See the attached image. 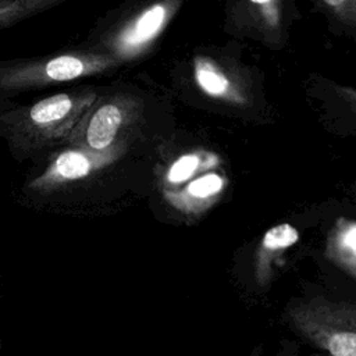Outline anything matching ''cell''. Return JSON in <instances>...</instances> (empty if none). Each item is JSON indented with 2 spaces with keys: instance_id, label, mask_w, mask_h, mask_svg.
Wrapping results in <instances>:
<instances>
[{
  "instance_id": "6da1fadb",
  "label": "cell",
  "mask_w": 356,
  "mask_h": 356,
  "mask_svg": "<svg viewBox=\"0 0 356 356\" xmlns=\"http://www.w3.org/2000/svg\"><path fill=\"white\" fill-rule=\"evenodd\" d=\"M131 152H92L64 145L29 164L14 199L35 213L95 218L113 210L124 189Z\"/></svg>"
},
{
  "instance_id": "7a4b0ae2",
  "label": "cell",
  "mask_w": 356,
  "mask_h": 356,
  "mask_svg": "<svg viewBox=\"0 0 356 356\" xmlns=\"http://www.w3.org/2000/svg\"><path fill=\"white\" fill-rule=\"evenodd\" d=\"M102 86L79 85L31 103L0 106V138L17 163L33 164L63 147Z\"/></svg>"
},
{
  "instance_id": "3957f363",
  "label": "cell",
  "mask_w": 356,
  "mask_h": 356,
  "mask_svg": "<svg viewBox=\"0 0 356 356\" xmlns=\"http://www.w3.org/2000/svg\"><path fill=\"white\" fill-rule=\"evenodd\" d=\"M118 67L113 57L79 46L39 57L0 60V106L22 93L103 75Z\"/></svg>"
},
{
  "instance_id": "277c9868",
  "label": "cell",
  "mask_w": 356,
  "mask_h": 356,
  "mask_svg": "<svg viewBox=\"0 0 356 356\" xmlns=\"http://www.w3.org/2000/svg\"><path fill=\"white\" fill-rule=\"evenodd\" d=\"M182 6L178 0L154 1L135 10L110 13L88 32L79 47L124 63L146 56Z\"/></svg>"
},
{
  "instance_id": "5b68a950",
  "label": "cell",
  "mask_w": 356,
  "mask_h": 356,
  "mask_svg": "<svg viewBox=\"0 0 356 356\" xmlns=\"http://www.w3.org/2000/svg\"><path fill=\"white\" fill-rule=\"evenodd\" d=\"M143 122L142 96L122 86H102L65 145L92 152L124 149L132 153Z\"/></svg>"
},
{
  "instance_id": "8992f818",
  "label": "cell",
  "mask_w": 356,
  "mask_h": 356,
  "mask_svg": "<svg viewBox=\"0 0 356 356\" xmlns=\"http://www.w3.org/2000/svg\"><path fill=\"white\" fill-rule=\"evenodd\" d=\"M285 321L328 356H356V303L321 296L298 299L288 305Z\"/></svg>"
},
{
  "instance_id": "52a82bcc",
  "label": "cell",
  "mask_w": 356,
  "mask_h": 356,
  "mask_svg": "<svg viewBox=\"0 0 356 356\" xmlns=\"http://www.w3.org/2000/svg\"><path fill=\"white\" fill-rule=\"evenodd\" d=\"M227 186V178L218 172H206L177 189H161L164 200L185 214H200L214 206Z\"/></svg>"
},
{
  "instance_id": "ba28073f",
  "label": "cell",
  "mask_w": 356,
  "mask_h": 356,
  "mask_svg": "<svg viewBox=\"0 0 356 356\" xmlns=\"http://www.w3.org/2000/svg\"><path fill=\"white\" fill-rule=\"evenodd\" d=\"M192 71L196 86L207 97L234 106L248 103L245 88L214 58L209 56H196L193 58Z\"/></svg>"
},
{
  "instance_id": "9c48e42d",
  "label": "cell",
  "mask_w": 356,
  "mask_h": 356,
  "mask_svg": "<svg viewBox=\"0 0 356 356\" xmlns=\"http://www.w3.org/2000/svg\"><path fill=\"white\" fill-rule=\"evenodd\" d=\"M298 241L299 231L289 222L277 224L264 232L254 256V280L259 286H266L271 281L274 267Z\"/></svg>"
},
{
  "instance_id": "30bf717a",
  "label": "cell",
  "mask_w": 356,
  "mask_h": 356,
  "mask_svg": "<svg viewBox=\"0 0 356 356\" xmlns=\"http://www.w3.org/2000/svg\"><path fill=\"white\" fill-rule=\"evenodd\" d=\"M325 257L356 280V220L339 217L328 231Z\"/></svg>"
},
{
  "instance_id": "8fae6325",
  "label": "cell",
  "mask_w": 356,
  "mask_h": 356,
  "mask_svg": "<svg viewBox=\"0 0 356 356\" xmlns=\"http://www.w3.org/2000/svg\"><path fill=\"white\" fill-rule=\"evenodd\" d=\"M220 159L213 152L195 150L177 157L164 171L161 189H177L217 167Z\"/></svg>"
},
{
  "instance_id": "7c38bea8",
  "label": "cell",
  "mask_w": 356,
  "mask_h": 356,
  "mask_svg": "<svg viewBox=\"0 0 356 356\" xmlns=\"http://www.w3.org/2000/svg\"><path fill=\"white\" fill-rule=\"evenodd\" d=\"M239 11L236 15H242L246 26L260 32L261 35L274 39L280 35L282 24V4L277 0H260V1H245L238 4Z\"/></svg>"
},
{
  "instance_id": "4fadbf2b",
  "label": "cell",
  "mask_w": 356,
  "mask_h": 356,
  "mask_svg": "<svg viewBox=\"0 0 356 356\" xmlns=\"http://www.w3.org/2000/svg\"><path fill=\"white\" fill-rule=\"evenodd\" d=\"M65 0H0V31L51 10Z\"/></svg>"
},
{
  "instance_id": "5bb4252c",
  "label": "cell",
  "mask_w": 356,
  "mask_h": 356,
  "mask_svg": "<svg viewBox=\"0 0 356 356\" xmlns=\"http://www.w3.org/2000/svg\"><path fill=\"white\" fill-rule=\"evenodd\" d=\"M318 7L337 21L356 29V0H323Z\"/></svg>"
},
{
  "instance_id": "9a60e30c",
  "label": "cell",
  "mask_w": 356,
  "mask_h": 356,
  "mask_svg": "<svg viewBox=\"0 0 356 356\" xmlns=\"http://www.w3.org/2000/svg\"><path fill=\"white\" fill-rule=\"evenodd\" d=\"M335 92L342 97L345 103H348L352 110L356 113V89L350 86H335Z\"/></svg>"
},
{
  "instance_id": "2e32d148",
  "label": "cell",
  "mask_w": 356,
  "mask_h": 356,
  "mask_svg": "<svg viewBox=\"0 0 356 356\" xmlns=\"http://www.w3.org/2000/svg\"><path fill=\"white\" fill-rule=\"evenodd\" d=\"M248 356H267L263 346H256Z\"/></svg>"
}]
</instances>
